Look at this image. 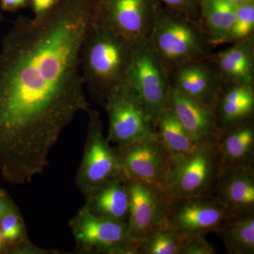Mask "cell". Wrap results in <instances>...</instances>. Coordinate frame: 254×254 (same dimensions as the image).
I'll use <instances>...</instances> for the list:
<instances>
[{"mask_svg": "<svg viewBox=\"0 0 254 254\" xmlns=\"http://www.w3.org/2000/svg\"><path fill=\"white\" fill-rule=\"evenodd\" d=\"M232 215L213 196L170 200L167 221L184 237L218 233Z\"/></svg>", "mask_w": 254, "mask_h": 254, "instance_id": "cell-10", "label": "cell"}, {"mask_svg": "<svg viewBox=\"0 0 254 254\" xmlns=\"http://www.w3.org/2000/svg\"><path fill=\"white\" fill-rule=\"evenodd\" d=\"M103 108L108 114L107 139L117 145L130 144L155 134V127L143 101L126 81L110 93Z\"/></svg>", "mask_w": 254, "mask_h": 254, "instance_id": "cell-5", "label": "cell"}, {"mask_svg": "<svg viewBox=\"0 0 254 254\" xmlns=\"http://www.w3.org/2000/svg\"><path fill=\"white\" fill-rule=\"evenodd\" d=\"M129 208L127 220L128 235L137 241L167 220L170 200L157 184L128 180Z\"/></svg>", "mask_w": 254, "mask_h": 254, "instance_id": "cell-12", "label": "cell"}, {"mask_svg": "<svg viewBox=\"0 0 254 254\" xmlns=\"http://www.w3.org/2000/svg\"><path fill=\"white\" fill-rule=\"evenodd\" d=\"M14 205V202L5 192L0 194V220Z\"/></svg>", "mask_w": 254, "mask_h": 254, "instance_id": "cell-31", "label": "cell"}, {"mask_svg": "<svg viewBox=\"0 0 254 254\" xmlns=\"http://www.w3.org/2000/svg\"><path fill=\"white\" fill-rule=\"evenodd\" d=\"M155 133L172 156L190 153L198 145L168 108L162 110L159 115L155 125Z\"/></svg>", "mask_w": 254, "mask_h": 254, "instance_id": "cell-21", "label": "cell"}, {"mask_svg": "<svg viewBox=\"0 0 254 254\" xmlns=\"http://www.w3.org/2000/svg\"><path fill=\"white\" fill-rule=\"evenodd\" d=\"M227 2L230 3L234 6L236 5L243 4V3L249 2V1H254V0H225Z\"/></svg>", "mask_w": 254, "mask_h": 254, "instance_id": "cell-33", "label": "cell"}, {"mask_svg": "<svg viewBox=\"0 0 254 254\" xmlns=\"http://www.w3.org/2000/svg\"><path fill=\"white\" fill-rule=\"evenodd\" d=\"M173 88L205 106L213 108L223 81L206 58L184 64L169 73Z\"/></svg>", "mask_w": 254, "mask_h": 254, "instance_id": "cell-13", "label": "cell"}, {"mask_svg": "<svg viewBox=\"0 0 254 254\" xmlns=\"http://www.w3.org/2000/svg\"><path fill=\"white\" fill-rule=\"evenodd\" d=\"M220 173L216 145L200 143L190 153L172 156L157 185L170 201L185 197L213 196Z\"/></svg>", "mask_w": 254, "mask_h": 254, "instance_id": "cell-4", "label": "cell"}, {"mask_svg": "<svg viewBox=\"0 0 254 254\" xmlns=\"http://www.w3.org/2000/svg\"><path fill=\"white\" fill-rule=\"evenodd\" d=\"M0 230L7 247V252L28 240L24 220L15 205L0 220Z\"/></svg>", "mask_w": 254, "mask_h": 254, "instance_id": "cell-25", "label": "cell"}, {"mask_svg": "<svg viewBox=\"0 0 254 254\" xmlns=\"http://www.w3.org/2000/svg\"><path fill=\"white\" fill-rule=\"evenodd\" d=\"M0 18H1V16H0Z\"/></svg>", "mask_w": 254, "mask_h": 254, "instance_id": "cell-35", "label": "cell"}, {"mask_svg": "<svg viewBox=\"0 0 254 254\" xmlns=\"http://www.w3.org/2000/svg\"><path fill=\"white\" fill-rule=\"evenodd\" d=\"M59 0H31L30 8L33 11L34 18L44 16L48 11L54 8Z\"/></svg>", "mask_w": 254, "mask_h": 254, "instance_id": "cell-29", "label": "cell"}, {"mask_svg": "<svg viewBox=\"0 0 254 254\" xmlns=\"http://www.w3.org/2000/svg\"><path fill=\"white\" fill-rule=\"evenodd\" d=\"M132 49L127 81L139 95L155 127L168 103L171 88L169 73L148 38L132 43Z\"/></svg>", "mask_w": 254, "mask_h": 254, "instance_id": "cell-6", "label": "cell"}, {"mask_svg": "<svg viewBox=\"0 0 254 254\" xmlns=\"http://www.w3.org/2000/svg\"><path fill=\"white\" fill-rule=\"evenodd\" d=\"M213 109L220 131L254 120V86L222 83Z\"/></svg>", "mask_w": 254, "mask_h": 254, "instance_id": "cell-19", "label": "cell"}, {"mask_svg": "<svg viewBox=\"0 0 254 254\" xmlns=\"http://www.w3.org/2000/svg\"><path fill=\"white\" fill-rule=\"evenodd\" d=\"M100 0H59L40 18L19 16L0 50V176L24 185L76 115L87 113L81 51Z\"/></svg>", "mask_w": 254, "mask_h": 254, "instance_id": "cell-1", "label": "cell"}, {"mask_svg": "<svg viewBox=\"0 0 254 254\" xmlns=\"http://www.w3.org/2000/svg\"><path fill=\"white\" fill-rule=\"evenodd\" d=\"M148 39L168 73L184 64L205 59L213 47L203 26L170 11L161 3Z\"/></svg>", "mask_w": 254, "mask_h": 254, "instance_id": "cell-3", "label": "cell"}, {"mask_svg": "<svg viewBox=\"0 0 254 254\" xmlns=\"http://www.w3.org/2000/svg\"><path fill=\"white\" fill-rule=\"evenodd\" d=\"M123 175L129 180L158 184L168 169L172 155L155 133L130 144L115 148Z\"/></svg>", "mask_w": 254, "mask_h": 254, "instance_id": "cell-11", "label": "cell"}, {"mask_svg": "<svg viewBox=\"0 0 254 254\" xmlns=\"http://www.w3.org/2000/svg\"><path fill=\"white\" fill-rule=\"evenodd\" d=\"M185 237L167 220L136 242V254H180Z\"/></svg>", "mask_w": 254, "mask_h": 254, "instance_id": "cell-23", "label": "cell"}, {"mask_svg": "<svg viewBox=\"0 0 254 254\" xmlns=\"http://www.w3.org/2000/svg\"><path fill=\"white\" fill-rule=\"evenodd\" d=\"M86 113V142L75 181L83 195L110 179L123 175L115 148L105 136L99 113L91 108Z\"/></svg>", "mask_w": 254, "mask_h": 254, "instance_id": "cell-8", "label": "cell"}, {"mask_svg": "<svg viewBox=\"0 0 254 254\" xmlns=\"http://www.w3.org/2000/svg\"><path fill=\"white\" fill-rule=\"evenodd\" d=\"M213 197L232 215L254 212V168L220 171Z\"/></svg>", "mask_w": 254, "mask_h": 254, "instance_id": "cell-15", "label": "cell"}, {"mask_svg": "<svg viewBox=\"0 0 254 254\" xmlns=\"http://www.w3.org/2000/svg\"><path fill=\"white\" fill-rule=\"evenodd\" d=\"M132 43L113 32L92 26L82 45V78L102 107L114 89L127 81Z\"/></svg>", "mask_w": 254, "mask_h": 254, "instance_id": "cell-2", "label": "cell"}, {"mask_svg": "<svg viewBox=\"0 0 254 254\" xmlns=\"http://www.w3.org/2000/svg\"><path fill=\"white\" fill-rule=\"evenodd\" d=\"M215 247L209 243L205 236L185 237L180 254H214Z\"/></svg>", "mask_w": 254, "mask_h": 254, "instance_id": "cell-27", "label": "cell"}, {"mask_svg": "<svg viewBox=\"0 0 254 254\" xmlns=\"http://www.w3.org/2000/svg\"><path fill=\"white\" fill-rule=\"evenodd\" d=\"M166 9L203 26L200 0H159Z\"/></svg>", "mask_w": 254, "mask_h": 254, "instance_id": "cell-26", "label": "cell"}, {"mask_svg": "<svg viewBox=\"0 0 254 254\" xmlns=\"http://www.w3.org/2000/svg\"><path fill=\"white\" fill-rule=\"evenodd\" d=\"M215 145L220 171L228 168H254V120L221 130Z\"/></svg>", "mask_w": 254, "mask_h": 254, "instance_id": "cell-18", "label": "cell"}, {"mask_svg": "<svg viewBox=\"0 0 254 254\" xmlns=\"http://www.w3.org/2000/svg\"><path fill=\"white\" fill-rule=\"evenodd\" d=\"M4 252H7V247H6L2 233H1V230H0V254Z\"/></svg>", "mask_w": 254, "mask_h": 254, "instance_id": "cell-32", "label": "cell"}, {"mask_svg": "<svg viewBox=\"0 0 254 254\" xmlns=\"http://www.w3.org/2000/svg\"><path fill=\"white\" fill-rule=\"evenodd\" d=\"M8 253L19 254H58V251L46 250L33 245L29 240L11 249Z\"/></svg>", "mask_w": 254, "mask_h": 254, "instance_id": "cell-28", "label": "cell"}, {"mask_svg": "<svg viewBox=\"0 0 254 254\" xmlns=\"http://www.w3.org/2000/svg\"><path fill=\"white\" fill-rule=\"evenodd\" d=\"M207 57L223 83L254 86V36Z\"/></svg>", "mask_w": 254, "mask_h": 254, "instance_id": "cell-17", "label": "cell"}, {"mask_svg": "<svg viewBox=\"0 0 254 254\" xmlns=\"http://www.w3.org/2000/svg\"><path fill=\"white\" fill-rule=\"evenodd\" d=\"M230 254H254V212L232 215L218 232Z\"/></svg>", "mask_w": 254, "mask_h": 254, "instance_id": "cell-22", "label": "cell"}, {"mask_svg": "<svg viewBox=\"0 0 254 254\" xmlns=\"http://www.w3.org/2000/svg\"><path fill=\"white\" fill-rule=\"evenodd\" d=\"M80 254H136L127 222L95 216L82 206L68 222Z\"/></svg>", "mask_w": 254, "mask_h": 254, "instance_id": "cell-7", "label": "cell"}, {"mask_svg": "<svg viewBox=\"0 0 254 254\" xmlns=\"http://www.w3.org/2000/svg\"><path fill=\"white\" fill-rule=\"evenodd\" d=\"M128 179L124 175L110 179L84 195L83 206L95 216L127 222L129 208Z\"/></svg>", "mask_w": 254, "mask_h": 254, "instance_id": "cell-16", "label": "cell"}, {"mask_svg": "<svg viewBox=\"0 0 254 254\" xmlns=\"http://www.w3.org/2000/svg\"><path fill=\"white\" fill-rule=\"evenodd\" d=\"M254 1L235 6V21L222 44H234L253 36Z\"/></svg>", "mask_w": 254, "mask_h": 254, "instance_id": "cell-24", "label": "cell"}, {"mask_svg": "<svg viewBox=\"0 0 254 254\" xmlns=\"http://www.w3.org/2000/svg\"><path fill=\"white\" fill-rule=\"evenodd\" d=\"M200 13L210 45H222L235 21V6L225 0H200Z\"/></svg>", "mask_w": 254, "mask_h": 254, "instance_id": "cell-20", "label": "cell"}, {"mask_svg": "<svg viewBox=\"0 0 254 254\" xmlns=\"http://www.w3.org/2000/svg\"><path fill=\"white\" fill-rule=\"evenodd\" d=\"M4 193V190H1V189H0V194H1V193Z\"/></svg>", "mask_w": 254, "mask_h": 254, "instance_id": "cell-34", "label": "cell"}, {"mask_svg": "<svg viewBox=\"0 0 254 254\" xmlns=\"http://www.w3.org/2000/svg\"><path fill=\"white\" fill-rule=\"evenodd\" d=\"M166 108H170L196 143H216L220 134L213 109L182 94L171 86Z\"/></svg>", "mask_w": 254, "mask_h": 254, "instance_id": "cell-14", "label": "cell"}, {"mask_svg": "<svg viewBox=\"0 0 254 254\" xmlns=\"http://www.w3.org/2000/svg\"><path fill=\"white\" fill-rule=\"evenodd\" d=\"M159 0H100L93 26L131 43L148 38Z\"/></svg>", "mask_w": 254, "mask_h": 254, "instance_id": "cell-9", "label": "cell"}, {"mask_svg": "<svg viewBox=\"0 0 254 254\" xmlns=\"http://www.w3.org/2000/svg\"><path fill=\"white\" fill-rule=\"evenodd\" d=\"M31 0H0L1 6L5 11H16L28 7Z\"/></svg>", "mask_w": 254, "mask_h": 254, "instance_id": "cell-30", "label": "cell"}]
</instances>
